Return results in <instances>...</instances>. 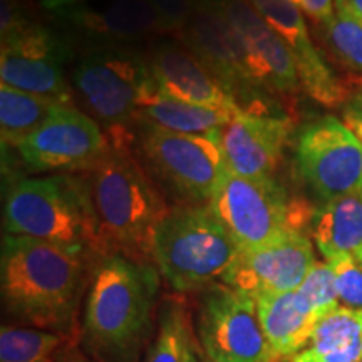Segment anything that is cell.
I'll use <instances>...</instances> for the list:
<instances>
[{"label": "cell", "mask_w": 362, "mask_h": 362, "mask_svg": "<svg viewBox=\"0 0 362 362\" xmlns=\"http://www.w3.org/2000/svg\"><path fill=\"white\" fill-rule=\"evenodd\" d=\"M197 339L214 362H265L267 344L255 298L225 284L200 292Z\"/></svg>", "instance_id": "obj_11"}, {"label": "cell", "mask_w": 362, "mask_h": 362, "mask_svg": "<svg viewBox=\"0 0 362 362\" xmlns=\"http://www.w3.org/2000/svg\"><path fill=\"white\" fill-rule=\"evenodd\" d=\"M282 362H288V361H282Z\"/></svg>", "instance_id": "obj_41"}, {"label": "cell", "mask_w": 362, "mask_h": 362, "mask_svg": "<svg viewBox=\"0 0 362 362\" xmlns=\"http://www.w3.org/2000/svg\"><path fill=\"white\" fill-rule=\"evenodd\" d=\"M334 2H336V8L339 7V6H341V4L344 2V0H334Z\"/></svg>", "instance_id": "obj_40"}, {"label": "cell", "mask_w": 362, "mask_h": 362, "mask_svg": "<svg viewBox=\"0 0 362 362\" xmlns=\"http://www.w3.org/2000/svg\"><path fill=\"white\" fill-rule=\"evenodd\" d=\"M347 112H352V115L362 117V89L357 90L354 94V98L351 99L349 104H347L346 107Z\"/></svg>", "instance_id": "obj_38"}, {"label": "cell", "mask_w": 362, "mask_h": 362, "mask_svg": "<svg viewBox=\"0 0 362 362\" xmlns=\"http://www.w3.org/2000/svg\"><path fill=\"white\" fill-rule=\"evenodd\" d=\"M57 362H94L84 354L79 347H67L62 349L61 354L57 357Z\"/></svg>", "instance_id": "obj_33"}, {"label": "cell", "mask_w": 362, "mask_h": 362, "mask_svg": "<svg viewBox=\"0 0 362 362\" xmlns=\"http://www.w3.org/2000/svg\"><path fill=\"white\" fill-rule=\"evenodd\" d=\"M359 362H362V359H361V361H359Z\"/></svg>", "instance_id": "obj_42"}, {"label": "cell", "mask_w": 362, "mask_h": 362, "mask_svg": "<svg viewBox=\"0 0 362 362\" xmlns=\"http://www.w3.org/2000/svg\"><path fill=\"white\" fill-rule=\"evenodd\" d=\"M292 123L285 116L240 111L220 129L226 170L250 178L274 175L282 161Z\"/></svg>", "instance_id": "obj_15"}, {"label": "cell", "mask_w": 362, "mask_h": 362, "mask_svg": "<svg viewBox=\"0 0 362 362\" xmlns=\"http://www.w3.org/2000/svg\"><path fill=\"white\" fill-rule=\"evenodd\" d=\"M139 144L153 170L188 205H208L226 170L220 148V131L180 134L143 123Z\"/></svg>", "instance_id": "obj_8"}, {"label": "cell", "mask_w": 362, "mask_h": 362, "mask_svg": "<svg viewBox=\"0 0 362 362\" xmlns=\"http://www.w3.org/2000/svg\"><path fill=\"white\" fill-rule=\"evenodd\" d=\"M312 237L324 259L362 247V193L322 202L312 210Z\"/></svg>", "instance_id": "obj_21"}, {"label": "cell", "mask_w": 362, "mask_h": 362, "mask_svg": "<svg viewBox=\"0 0 362 362\" xmlns=\"http://www.w3.org/2000/svg\"><path fill=\"white\" fill-rule=\"evenodd\" d=\"M160 16L165 33L183 34L197 0H148Z\"/></svg>", "instance_id": "obj_30"}, {"label": "cell", "mask_w": 362, "mask_h": 362, "mask_svg": "<svg viewBox=\"0 0 362 362\" xmlns=\"http://www.w3.org/2000/svg\"><path fill=\"white\" fill-rule=\"evenodd\" d=\"M235 115L233 111L181 101L158 89L144 103L139 121L180 134H208L225 128Z\"/></svg>", "instance_id": "obj_23"}, {"label": "cell", "mask_w": 362, "mask_h": 362, "mask_svg": "<svg viewBox=\"0 0 362 362\" xmlns=\"http://www.w3.org/2000/svg\"><path fill=\"white\" fill-rule=\"evenodd\" d=\"M158 274L117 253L96 260L83 317V342L98 362H138L153 330Z\"/></svg>", "instance_id": "obj_2"}, {"label": "cell", "mask_w": 362, "mask_h": 362, "mask_svg": "<svg viewBox=\"0 0 362 362\" xmlns=\"http://www.w3.org/2000/svg\"><path fill=\"white\" fill-rule=\"evenodd\" d=\"M194 337L188 304L183 296H171L163 300L158 312L156 336L144 362H188Z\"/></svg>", "instance_id": "obj_25"}, {"label": "cell", "mask_w": 362, "mask_h": 362, "mask_svg": "<svg viewBox=\"0 0 362 362\" xmlns=\"http://www.w3.org/2000/svg\"><path fill=\"white\" fill-rule=\"evenodd\" d=\"M362 359V310L339 307L317 322L304 351L288 362H359Z\"/></svg>", "instance_id": "obj_22"}, {"label": "cell", "mask_w": 362, "mask_h": 362, "mask_svg": "<svg viewBox=\"0 0 362 362\" xmlns=\"http://www.w3.org/2000/svg\"><path fill=\"white\" fill-rule=\"evenodd\" d=\"M27 22L29 21L22 13L19 0H2L0 2V35L2 39L19 30Z\"/></svg>", "instance_id": "obj_31"}, {"label": "cell", "mask_w": 362, "mask_h": 362, "mask_svg": "<svg viewBox=\"0 0 362 362\" xmlns=\"http://www.w3.org/2000/svg\"><path fill=\"white\" fill-rule=\"evenodd\" d=\"M314 245L302 230L291 228L272 242L240 250L221 284L252 298L297 291L315 264Z\"/></svg>", "instance_id": "obj_14"}, {"label": "cell", "mask_w": 362, "mask_h": 362, "mask_svg": "<svg viewBox=\"0 0 362 362\" xmlns=\"http://www.w3.org/2000/svg\"><path fill=\"white\" fill-rule=\"evenodd\" d=\"M336 275L339 300L346 309L362 310V269L351 253H336L325 259Z\"/></svg>", "instance_id": "obj_29"}, {"label": "cell", "mask_w": 362, "mask_h": 362, "mask_svg": "<svg viewBox=\"0 0 362 362\" xmlns=\"http://www.w3.org/2000/svg\"><path fill=\"white\" fill-rule=\"evenodd\" d=\"M297 293L319 320L341 307L336 275L327 262H315L304 282L297 288Z\"/></svg>", "instance_id": "obj_28"}, {"label": "cell", "mask_w": 362, "mask_h": 362, "mask_svg": "<svg viewBox=\"0 0 362 362\" xmlns=\"http://www.w3.org/2000/svg\"><path fill=\"white\" fill-rule=\"evenodd\" d=\"M59 16L99 45H123L148 34L165 33L160 16L148 0H107L103 6L81 4Z\"/></svg>", "instance_id": "obj_18"}, {"label": "cell", "mask_w": 362, "mask_h": 362, "mask_svg": "<svg viewBox=\"0 0 362 362\" xmlns=\"http://www.w3.org/2000/svg\"><path fill=\"white\" fill-rule=\"evenodd\" d=\"M64 342V334L52 330L2 325L0 362H57Z\"/></svg>", "instance_id": "obj_26"}, {"label": "cell", "mask_w": 362, "mask_h": 362, "mask_svg": "<svg viewBox=\"0 0 362 362\" xmlns=\"http://www.w3.org/2000/svg\"><path fill=\"white\" fill-rule=\"evenodd\" d=\"M86 183L104 255L117 253L153 265L155 233L170 208L141 165L110 146L89 168Z\"/></svg>", "instance_id": "obj_3"}, {"label": "cell", "mask_w": 362, "mask_h": 362, "mask_svg": "<svg viewBox=\"0 0 362 362\" xmlns=\"http://www.w3.org/2000/svg\"><path fill=\"white\" fill-rule=\"evenodd\" d=\"M59 104L12 86H0V134L4 146H19L30 133L51 117Z\"/></svg>", "instance_id": "obj_24"}, {"label": "cell", "mask_w": 362, "mask_h": 362, "mask_svg": "<svg viewBox=\"0 0 362 362\" xmlns=\"http://www.w3.org/2000/svg\"><path fill=\"white\" fill-rule=\"evenodd\" d=\"M240 248L206 206L170 208L158 225L153 265L176 293L203 292L221 284Z\"/></svg>", "instance_id": "obj_5"}, {"label": "cell", "mask_w": 362, "mask_h": 362, "mask_svg": "<svg viewBox=\"0 0 362 362\" xmlns=\"http://www.w3.org/2000/svg\"><path fill=\"white\" fill-rule=\"evenodd\" d=\"M225 19L245 37L269 71L272 89L292 94L300 86L296 61L285 40L248 0H214Z\"/></svg>", "instance_id": "obj_19"}, {"label": "cell", "mask_w": 362, "mask_h": 362, "mask_svg": "<svg viewBox=\"0 0 362 362\" xmlns=\"http://www.w3.org/2000/svg\"><path fill=\"white\" fill-rule=\"evenodd\" d=\"M322 33L332 56L346 69L362 74V19L337 11Z\"/></svg>", "instance_id": "obj_27"}, {"label": "cell", "mask_w": 362, "mask_h": 362, "mask_svg": "<svg viewBox=\"0 0 362 362\" xmlns=\"http://www.w3.org/2000/svg\"><path fill=\"white\" fill-rule=\"evenodd\" d=\"M181 37L233 96L272 88L265 64L245 37L225 19L214 0L194 2Z\"/></svg>", "instance_id": "obj_10"}, {"label": "cell", "mask_w": 362, "mask_h": 362, "mask_svg": "<svg viewBox=\"0 0 362 362\" xmlns=\"http://www.w3.org/2000/svg\"><path fill=\"white\" fill-rule=\"evenodd\" d=\"M272 29L285 40L296 61L302 89L317 103L336 107L347 90L310 40L302 11L292 0H248Z\"/></svg>", "instance_id": "obj_16"}, {"label": "cell", "mask_w": 362, "mask_h": 362, "mask_svg": "<svg viewBox=\"0 0 362 362\" xmlns=\"http://www.w3.org/2000/svg\"><path fill=\"white\" fill-rule=\"evenodd\" d=\"M337 11L347 12L351 16L362 19V0H344L341 6L337 7Z\"/></svg>", "instance_id": "obj_35"}, {"label": "cell", "mask_w": 362, "mask_h": 362, "mask_svg": "<svg viewBox=\"0 0 362 362\" xmlns=\"http://www.w3.org/2000/svg\"><path fill=\"white\" fill-rule=\"evenodd\" d=\"M67 49L47 27L27 22L2 39V84L71 106L72 93L66 79Z\"/></svg>", "instance_id": "obj_12"}, {"label": "cell", "mask_w": 362, "mask_h": 362, "mask_svg": "<svg viewBox=\"0 0 362 362\" xmlns=\"http://www.w3.org/2000/svg\"><path fill=\"white\" fill-rule=\"evenodd\" d=\"M240 250L272 242L287 230H302L307 211L288 200L282 185L267 178H250L225 170L206 205Z\"/></svg>", "instance_id": "obj_7"}, {"label": "cell", "mask_w": 362, "mask_h": 362, "mask_svg": "<svg viewBox=\"0 0 362 362\" xmlns=\"http://www.w3.org/2000/svg\"><path fill=\"white\" fill-rule=\"evenodd\" d=\"M88 262L64 247L6 233L0 252L4 307L30 327L66 334L74 322Z\"/></svg>", "instance_id": "obj_1"}, {"label": "cell", "mask_w": 362, "mask_h": 362, "mask_svg": "<svg viewBox=\"0 0 362 362\" xmlns=\"http://www.w3.org/2000/svg\"><path fill=\"white\" fill-rule=\"evenodd\" d=\"M4 230L64 247L88 260L104 255L86 180L57 175L19 180L4 198Z\"/></svg>", "instance_id": "obj_4"}, {"label": "cell", "mask_w": 362, "mask_h": 362, "mask_svg": "<svg viewBox=\"0 0 362 362\" xmlns=\"http://www.w3.org/2000/svg\"><path fill=\"white\" fill-rule=\"evenodd\" d=\"M72 86L90 116L112 128L139 119L158 90L148 61L126 45L90 49L72 71Z\"/></svg>", "instance_id": "obj_6"}, {"label": "cell", "mask_w": 362, "mask_h": 362, "mask_svg": "<svg viewBox=\"0 0 362 362\" xmlns=\"http://www.w3.org/2000/svg\"><path fill=\"white\" fill-rule=\"evenodd\" d=\"M297 170L320 203L362 193V143L334 116L305 124L297 136Z\"/></svg>", "instance_id": "obj_9"}, {"label": "cell", "mask_w": 362, "mask_h": 362, "mask_svg": "<svg viewBox=\"0 0 362 362\" xmlns=\"http://www.w3.org/2000/svg\"><path fill=\"white\" fill-rule=\"evenodd\" d=\"M110 146L93 117L72 106H59L17 149L33 171H72L89 170Z\"/></svg>", "instance_id": "obj_13"}, {"label": "cell", "mask_w": 362, "mask_h": 362, "mask_svg": "<svg viewBox=\"0 0 362 362\" xmlns=\"http://www.w3.org/2000/svg\"><path fill=\"white\" fill-rule=\"evenodd\" d=\"M344 119H346V124L349 126L352 131H354V133L357 134V138H359L362 143V117L352 115V112L344 111Z\"/></svg>", "instance_id": "obj_36"}, {"label": "cell", "mask_w": 362, "mask_h": 362, "mask_svg": "<svg viewBox=\"0 0 362 362\" xmlns=\"http://www.w3.org/2000/svg\"><path fill=\"white\" fill-rule=\"evenodd\" d=\"M188 362H214V361H210V359H208V357L205 356V352H203L200 342H198V339H197V341L193 342L192 349H189Z\"/></svg>", "instance_id": "obj_37"}, {"label": "cell", "mask_w": 362, "mask_h": 362, "mask_svg": "<svg viewBox=\"0 0 362 362\" xmlns=\"http://www.w3.org/2000/svg\"><path fill=\"white\" fill-rule=\"evenodd\" d=\"M292 2L319 25H325L336 16L334 0H292Z\"/></svg>", "instance_id": "obj_32"}, {"label": "cell", "mask_w": 362, "mask_h": 362, "mask_svg": "<svg viewBox=\"0 0 362 362\" xmlns=\"http://www.w3.org/2000/svg\"><path fill=\"white\" fill-rule=\"evenodd\" d=\"M352 257H354V260L357 262V264H359V267L362 269V247L356 253H352Z\"/></svg>", "instance_id": "obj_39"}, {"label": "cell", "mask_w": 362, "mask_h": 362, "mask_svg": "<svg viewBox=\"0 0 362 362\" xmlns=\"http://www.w3.org/2000/svg\"><path fill=\"white\" fill-rule=\"evenodd\" d=\"M86 0H42L44 7L49 8V11H54V12H62V11H67V8L71 7H76V6H81V4H84Z\"/></svg>", "instance_id": "obj_34"}, {"label": "cell", "mask_w": 362, "mask_h": 362, "mask_svg": "<svg viewBox=\"0 0 362 362\" xmlns=\"http://www.w3.org/2000/svg\"><path fill=\"white\" fill-rule=\"evenodd\" d=\"M255 304L267 344L265 362L288 361L305 349L319 319L297 291L257 297Z\"/></svg>", "instance_id": "obj_20"}, {"label": "cell", "mask_w": 362, "mask_h": 362, "mask_svg": "<svg viewBox=\"0 0 362 362\" xmlns=\"http://www.w3.org/2000/svg\"><path fill=\"white\" fill-rule=\"evenodd\" d=\"M161 93L198 106L243 111L228 88L188 47L161 44L148 61Z\"/></svg>", "instance_id": "obj_17"}]
</instances>
